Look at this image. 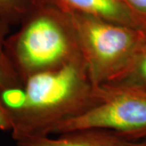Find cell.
I'll list each match as a JSON object with an SVG mask.
<instances>
[{
	"instance_id": "5b68a950",
	"label": "cell",
	"mask_w": 146,
	"mask_h": 146,
	"mask_svg": "<svg viewBox=\"0 0 146 146\" xmlns=\"http://www.w3.org/2000/svg\"><path fill=\"white\" fill-rule=\"evenodd\" d=\"M36 4L146 30V16L136 11L126 0H36Z\"/></svg>"
},
{
	"instance_id": "8fae6325",
	"label": "cell",
	"mask_w": 146,
	"mask_h": 146,
	"mask_svg": "<svg viewBox=\"0 0 146 146\" xmlns=\"http://www.w3.org/2000/svg\"><path fill=\"white\" fill-rule=\"evenodd\" d=\"M141 14L146 16V0H126Z\"/></svg>"
},
{
	"instance_id": "277c9868",
	"label": "cell",
	"mask_w": 146,
	"mask_h": 146,
	"mask_svg": "<svg viewBox=\"0 0 146 146\" xmlns=\"http://www.w3.org/2000/svg\"><path fill=\"white\" fill-rule=\"evenodd\" d=\"M97 102L88 110L53 127L50 135L100 128L133 142L146 138V90L116 84L97 86Z\"/></svg>"
},
{
	"instance_id": "7a4b0ae2",
	"label": "cell",
	"mask_w": 146,
	"mask_h": 146,
	"mask_svg": "<svg viewBox=\"0 0 146 146\" xmlns=\"http://www.w3.org/2000/svg\"><path fill=\"white\" fill-rule=\"evenodd\" d=\"M5 49L22 84L33 75L82 56L68 14L43 4H36L9 34Z\"/></svg>"
},
{
	"instance_id": "6da1fadb",
	"label": "cell",
	"mask_w": 146,
	"mask_h": 146,
	"mask_svg": "<svg viewBox=\"0 0 146 146\" xmlns=\"http://www.w3.org/2000/svg\"><path fill=\"white\" fill-rule=\"evenodd\" d=\"M96 89L82 56L29 76L23 84L22 103L8 112L13 140L50 136L54 126L97 102Z\"/></svg>"
},
{
	"instance_id": "3957f363",
	"label": "cell",
	"mask_w": 146,
	"mask_h": 146,
	"mask_svg": "<svg viewBox=\"0 0 146 146\" xmlns=\"http://www.w3.org/2000/svg\"><path fill=\"white\" fill-rule=\"evenodd\" d=\"M67 14L81 55L97 86L120 80L146 47L145 29L94 16Z\"/></svg>"
},
{
	"instance_id": "30bf717a",
	"label": "cell",
	"mask_w": 146,
	"mask_h": 146,
	"mask_svg": "<svg viewBox=\"0 0 146 146\" xmlns=\"http://www.w3.org/2000/svg\"><path fill=\"white\" fill-rule=\"evenodd\" d=\"M0 130L11 131V123L10 117L8 115L7 110L3 104L2 99V95L0 92Z\"/></svg>"
},
{
	"instance_id": "9c48e42d",
	"label": "cell",
	"mask_w": 146,
	"mask_h": 146,
	"mask_svg": "<svg viewBox=\"0 0 146 146\" xmlns=\"http://www.w3.org/2000/svg\"><path fill=\"white\" fill-rule=\"evenodd\" d=\"M110 84L146 90V47L130 70L118 81Z\"/></svg>"
},
{
	"instance_id": "ba28073f",
	"label": "cell",
	"mask_w": 146,
	"mask_h": 146,
	"mask_svg": "<svg viewBox=\"0 0 146 146\" xmlns=\"http://www.w3.org/2000/svg\"><path fill=\"white\" fill-rule=\"evenodd\" d=\"M36 5V0H0V19L11 25H20Z\"/></svg>"
},
{
	"instance_id": "8992f818",
	"label": "cell",
	"mask_w": 146,
	"mask_h": 146,
	"mask_svg": "<svg viewBox=\"0 0 146 146\" xmlns=\"http://www.w3.org/2000/svg\"><path fill=\"white\" fill-rule=\"evenodd\" d=\"M36 136L16 141L17 146H136L135 142L106 129L88 128L58 135Z\"/></svg>"
},
{
	"instance_id": "52a82bcc",
	"label": "cell",
	"mask_w": 146,
	"mask_h": 146,
	"mask_svg": "<svg viewBox=\"0 0 146 146\" xmlns=\"http://www.w3.org/2000/svg\"><path fill=\"white\" fill-rule=\"evenodd\" d=\"M11 25L0 19V92L22 87L23 84L11 63L6 52L5 44L10 33Z\"/></svg>"
},
{
	"instance_id": "7c38bea8",
	"label": "cell",
	"mask_w": 146,
	"mask_h": 146,
	"mask_svg": "<svg viewBox=\"0 0 146 146\" xmlns=\"http://www.w3.org/2000/svg\"><path fill=\"white\" fill-rule=\"evenodd\" d=\"M135 145H136V146H146V138L142 140V141H136V142H135Z\"/></svg>"
}]
</instances>
